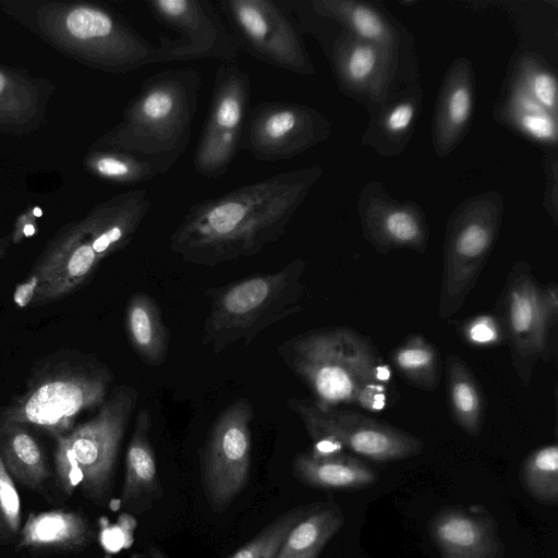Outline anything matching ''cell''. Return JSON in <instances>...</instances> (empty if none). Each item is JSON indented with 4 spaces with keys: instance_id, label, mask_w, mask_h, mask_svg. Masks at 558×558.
<instances>
[{
    "instance_id": "8",
    "label": "cell",
    "mask_w": 558,
    "mask_h": 558,
    "mask_svg": "<svg viewBox=\"0 0 558 558\" xmlns=\"http://www.w3.org/2000/svg\"><path fill=\"white\" fill-rule=\"evenodd\" d=\"M497 317L509 343L514 371L527 386L538 360L549 351L558 320V289L542 288L529 265H513L499 299Z\"/></svg>"
},
{
    "instance_id": "32",
    "label": "cell",
    "mask_w": 558,
    "mask_h": 558,
    "mask_svg": "<svg viewBox=\"0 0 558 558\" xmlns=\"http://www.w3.org/2000/svg\"><path fill=\"white\" fill-rule=\"evenodd\" d=\"M515 78L534 100L557 117V81L550 70L527 54L520 61Z\"/></svg>"
},
{
    "instance_id": "26",
    "label": "cell",
    "mask_w": 558,
    "mask_h": 558,
    "mask_svg": "<svg viewBox=\"0 0 558 558\" xmlns=\"http://www.w3.org/2000/svg\"><path fill=\"white\" fill-rule=\"evenodd\" d=\"M310 4L324 17L340 23L344 31L360 39L398 50L399 35L381 11L359 1L315 0Z\"/></svg>"
},
{
    "instance_id": "15",
    "label": "cell",
    "mask_w": 558,
    "mask_h": 558,
    "mask_svg": "<svg viewBox=\"0 0 558 558\" xmlns=\"http://www.w3.org/2000/svg\"><path fill=\"white\" fill-rule=\"evenodd\" d=\"M398 52L344 31L336 39L331 51L340 89L350 97L367 99L368 106H381L389 96Z\"/></svg>"
},
{
    "instance_id": "12",
    "label": "cell",
    "mask_w": 558,
    "mask_h": 558,
    "mask_svg": "<svg viewBox=\"0 0 558 558\" xmlns=\"http://www.w3.org/2000/svg\"><path fill=\"white\" fill-rule=\"evenodd\" d=\"M154 17L179 38L160 39V63L219 59L232 63L241 50L220 12L208 0H148Z\"/></svg>"
},
{
    "instance_id": "35",
    "label": "cell",
    "mask_w": 558,
    "mask_h": 558,
    "mask_svg": "<svg viewBox=\"0 0 558 558\" xmlns=\"http://www.w3.org/2000/svg\"><path fill=\"white\" fill-rule=\"evenodd\" d=\"M460 330L462 338L475 347L496 345L505 339L498 318L488 314L470 317L460 326Z\"/></svg>"
},
{
    "instance_id": "6",
    "label": "cell",
    "mask_w": 558,
    "mask_h": 558,
    "mask_svg": "<svg viewBox=\"0 0 558 558\" xmlns=\"http://www.w3.org/2000/svg\"><path fill=\"white\" fill-rule=\"evenodd\" d=\"M201 75L169 69L148 77L130 101L112 143L148 155L183 153L198 106Z\"/></svg>"
},
{
    "instance_id": "14",
    "label": "cell",
    "mask_w": 558,
    "mask_h": 558,
    "mask_svg": "<svg viewBox=\"0 0 558 558\" xmlns=\"http://www.w3.org/2000/svg\"><path fill=\"white\" fill-rule=\"evenodd\" d=\"M330 133V122L311 106L265 101L248 111L240 149L259 161L288 160L326 141Z\"/></svg>"
},
{
    "instance_id": "27",
    "label": "cell",
    "mask_w": 558,
    "mask_h": 558,
    "mask_svg": "<svg viewBox=\"0 0 558 558\" xmlns=\"http://www.w3.org/2000/svg\"><path fill=\"white\" fill-rule=\"evenodd\" d=\"M449 411L454 423L468 435L481 433L484 422L482 389L463 360L450 354L446 361Z\"/></svg>"
},
{
    "instance_id": "17",
    "label": "cell",
    "mask_w": 558,
    "mask_h": 558,
    "mask_svg": "<svg viewBox=\"0 0 558 558\" xmlns=\"http://www.w3.org/2000/svg\"><path fill=\"white\" fill-rule=\"evenodd\" d=\"M430 531L441 558H499L504 551L495 522L480 509H445Z\"/></svg>"
},
{
    "instance_id": "31",
    "label": "cell",
    "mask_w": 558,
    "mask_h": 558,
    "mask_svg": "<svg viewBox=\"0 0 558 558\" xmlns=\"http://www.w3.org/2000/svg\"><path fill=\"white\" fill-rule=\"evenodd\" d=\"M521 482L525 490L544 504L558 500V446L547 444L533 450L522 463Z\"/></svg>"
},
{
    "instance_id": "20",
    "label": "cell",
    "mask_w": 558,
    "mask_h": 558,
    "mask_svg": "<svg viewBox=\"0 0 558 558\" xmlns=\"http://www.w3.org/2000/svg\"><path fill=\"white\" fill-rule=\"evenodd\" d=\"M293 470L301 482L319 489H361L377 478L364 461L341 451L301 453L294 460Z\"/></svg>"
},
{
    "instance_id": "7",
    "label": "cell",
    "mask_w": 558,
    "mask_h": 558,
    "mask_svg": "<svg viewBox=\"0 0 558 558\" xmlns=\"http://www.w3.org/2000/svg\"><path fill=\"white\" fill-rule=\"evenodd\" d=\"M504 213L498 193L478 195L450 217L444 246L438 316L449 319L463 305L486 264Z\"/></svg>"
},
{
    "instance_id": "18",
    "label": "cell",
    "mask_w": 558,
    "mask_h": 558,
    "mask_svg": "<svg viewBox=\"0 0 558 558\" xmlns=\"http://www.w3.org/2000/svg\"><path fill=\"white\" fill-rule=\"evenodd\" d=\"M474 75L464 58L449 69L435 108L433 141L439 157L448 156L463 138L473 111Z\"/></svg>"
},
{
    "instance_id": "33",
    "label": "cell",
    "mask_w": 558,
    "mask_h": 558,
    "mask_svg": "<svg viewBox=\"0 0 558 558\" xmlns=\"http://www.w3.org/2000/svg\"><path fill=\"white\" fill-rule=\"evenodd\" d=\"M305 511L306 508H296L279 517L230 558H275L289 530Z\"/></svg>"
},
{
    "instance_id": "36",
    "label": "cell",
    "mask_w": 558,
    "mask_h": 558,
    "mask_svg": "<svg viewBox=\"0 0 558 558\" xmlns=\"http://www.w3.org/2000/svg\"><path fill=\"white\" fill-rule=\"evenodd\" d=\"M23 233H24V235H26V236H31V235H33V234L35 233V228H34V226H33V225H26V226H24V228H23Z\"/></svg>"
},
{
    "instance_id": "30",
    "label": "cell",
    "mask_w": 558,
    "mask_h": 558,
    "mask_svg": "<svg viewBox=\"0 0 558 558\" xmlns=\"http://www.w3.org/2000/svg\"><path fill=\"white\" fill-rule=\"evenodd\" d=\"M508 123L533 141L546 145L557 142V117L553 116L515 78L505 106Z\"/></svg>"
},
{
    "instance_id": "9",
    "label": "cell",
    "mask_w": 558,
    "mask_h": 558,
    "mask_svg": "<svg viewBox=\"0 0 558 558\" xmlns=\"http://www.w3.org/2000/svg\"><path fill=\"white\" fill-rule=\"evenodd\" d=\"M288 407L304 424L314 452L345 448L366 459L388 462L414 457L423 450L420 438L363 413L317 404L313 399L290 398Z\"/></svg>"
},
{
    "instance_id": "38",
    "label": "cell",
    "mask_w": 558,
    "mask_h": 558,
    "mask_svg": "<svg viewBox=\"0 0 558 558\" xmlns=\"http://www.w3.org/2000/svg\"><path fill=\"white\" fill-rule=\"evenodd\" d=\"M34 213H35L36 215H38V216H40V215H41V211H40V209H39V208H35Z\"/></svg>"
},
{
    "instance_id": "19",
    "label": "cell",
    "mask_w": 558,
    "mask_h": 558,
    "mask_svg": "<svg viewBox=\"0 0 558 558\" xmlns=\"http://www.w3.org/2000/svg\"><path fill=\"white\" fill-rule=\"evenodd\" d=\"M95 536L84 513L57 509L32 513L22 525L16 547L33 553H78L89 547Z\"/></svg>"
},
{
    "instance_id": "2",
    "label": "cell",
    "mask_w": 558,
    "mask_h": 558,
    "mask_svg": "<svg viewBox=\"0 0 558 558\" xmlns=\"http://www.w3.org/2000/svg\"><path fill=\"white\" fill-rule=\"evenodd\" d=\"M278 354L322 407L353 405L377 413L396 397L390 366L373 343L352 328L300 333L284 341Z\"/></svg>"
},
{
    "instance_id": "28",
    "label": "cell",
    "mask_w": 558,
    "mask_h": 558,
    "mask_svg": "<svg viewBox=\"0 0 558 558\" xmlns=\"http://www.w3.org/2000/svg\"><path fill=\"white\" fill-rule=\"evenodd\" d=\"M182 154L174 151L148 155L120 149L118 153L99 156L95 168L98 173L106 178L128 184H137L168 172Z\"/></svg>"
},
{
    "instance_id": "11",
    "label": "cell",
    "mask_w": 558,
    "mask_h": 558,
    "mask_svg": "<svg viewBox=\"0 0 558 558\" xmlns=\"http://www.w3.org/2000/svg\"><path fill=\"white\" fill-rule=\"evenodd\" d=\"M251 93V78L238 64L223 63L217 69L208 116L193 155L198 174L218 178L227 172L240 150Z\"/></svg>"
},
{
    "instance_id": "24",
    "label": "cell",
    "mask_w": 558,
    "mask_h": 558,
    "mask_svg": "<svg viewBox=\"0 0 558 558\" xmlns=\"http://www.w3.org/2000/svg\"><path fill=\"white\" fill-rule=\"evenodd\" d=\"M421 99L418 88H408L392 101L386 100L381 106L374 107V119L363 140L381 155L388 156L400 151L410 140Z\"/></svg>"
},
{
    "instance_id": "21",
    "label": "cell",
    "mask_w": 558,
    "mask_h": 558,
    "mask_svg": "<svg viewBox=\"0 0 558 558\" xmlns=\"http://www.w3.org/2000/svg\"><path fill=\"white\" fill-rule=\"evenodd\" d=\"M150 426L148 410L141 409L125 456V474L121 492L124 507L135 506L161 495L154 449L148 437Z\"/></svg>"
},
{
    "instance_id": "25",
    "label": "cell",
    "mask_w": 558,
    "mask_h": 558,
    "mask_svg": "<svg viewBox=\"0 0 558 558\" xmlns=\"http://www.w3.org/2000/svg\"><path fill=\"white\" fill-rule=\"evenodd\" d=\"M343 523L342 511L333 502L306 508L289 530L275 558H317Z\"/></svg>"
},
{
    "instance_id": "5",
    "label": "cell",
    "mask_w": 558,
    "mask_h": 558,
    "mask_svg": "<svg viewBox=\"0 0 558 558\" xmlns=\"http://www.w3.org/2000/svg\"><path fill=\"white\" fill-rule=\"evenodd\" d=\"M136 401L135 388L116 387L93 418L54 438V478L61 493L71 496L78 489L96 506L108 504L120 444Z\"/></svg>"
},
{
    "instance_id": "22",
    "label": "cell",
    "mask_w": 558,
    "mask_h": 558,
    "mask_svg": "<svg viewBox=\"0 0 558 558\" xmlns=\"http://www.w3.org/2000/svg\"><path fill=\"white\" fill-rule=\"evenodd\" d=\"M0 457L22 486L44 494L50 470L45 451L26 426L0 424Z\"/></svg>"
},
{
    "instance_id": "37",
    "label": "cell",
    "mask_w": 558,
    "mask_h": 558,
    "mask_svg": "<svg viewBox=\"0 0 558 558\" xmlns=\"http://www.w3.org/2000/svg\"><path fill=\"white\" fill-rule=\"evenodd\" d=\"M4 84H5V77L3 76L2 73H0V92L3 89Z\"/></svg>"
},
{
    "instance_id": "3",
    "label": "cell",
    "mask_w": 558,
    "mask_h": 558,
    "mask_svg": "<svg viewBox=\"0 0 558 558\" xmlns=\"http://www.w3.org/2000/svg\"><path fill=\"white\" fill-rule=\"evenodd\" d=\"M112 379L94 355L57 351L36 364L26 390L1 412L0 424L33 426L56 438L70 432L84 411L104 403Z\"/></svg>"
},
{
    "instance_id": "29",
    "label": "cell",
    "mask_w": 558,
    "mask_h": 558,
    "mask_svg": "<svg viewBox=\"0 0 558 558\" xmlns=\"http://www.w3.org/2000/svg\"><path fill=\"white\" fill-rule=\"evenodd\" d=\"M393 367L413 386L434 390L440 380V360L435 345L420 333L409 335L390 353Z\"/></svg>"
},
{
    "instance_id": "34",
    "label": "cell",
    "mask_w": 558,
    "mask_h": 558,
    "mask_svg": "<svg viewBox=\"0 0 558 558\" xmlns=\"http://www.w3.org/2000/svg\"><path fill=\"white\" fill-rule=\"evenodd\" d=\"M21 529L20 496L0 457V544H16Z\"/></svg>"
},
{
    "instance_id": "16",
    "label": "cell",
    "mask_w": 558,
    "mask_h": 558,
    "mask_svg": "<svg viewBox=\"0 0 558 558\" xmlns=\"http://www.w3.org/2000/svg\"><path fill=\"white\" fill-rule=\"evenodd\" d=\"M359 213L365 239L379 252L409 248L424 253L428 229L422 209L392 199L376 182L360 196Z\"/></svg>"
},
{
    "instance_id": "1",
    "label": "cell",
    "mask_w": 558,
    "mask_h": 558,
    "mask_svg": "<svg viewBox=\"0 0 558 558\" xmlns=\"http://www.w3.org/2000/svg\"><path fill=\"white\" fill-rule=\"evenodd\" d=\"M322 168L305 167L241 185L189 207L170 236V250L206 267L252 257L284 232Z\"/></svg>"
},
{
    "instance_id": "10",
    "label": "cell",
    "mask_w": 558,
    "mask_h": 558,
    "mask_svg": "<svg viewBox=\"0 0 558 558\" xmlns=\"http://www.w3.org/2000/svg\"><path fill=\"white\" fill-rule=\"evenodd\" d=\"M218 5L241 48L254 58L299 75L315 73L296 24L277 2L220 0Z\"/></svg>"
},
{
    "instance_id": "23",
    "label": "cell",
    "mask_w": 558,
    "mask_h": 558,
    "mask_svg": "<svg viewBox=\"0 0 558 558\" xmlns=\"http://www.w3.org/2000/svg\"><path fill=\"white\" fill-rule=\"evenodd\" d=\"M126 337L147 365L162 364L168 355L169 333L156 301L146 293L133 294L124 315Z\"/></svg>"
},
{
    "instance_id": "13",
    "label": "cell",
    "mask_w": 558,
    "mask_h": 558,
    "mask_svg": "<svg viewBox=\"0 0 558 558\" xmlns=\"http://www.w3.org/2000/svg\"><path fill=\"white\" fill-rule=\"evenodd\" d=\"M250 401L240 398L216 418L202 462V483L209 505L225 510L245 486L251 462Z\"/></svg>"
},
{
    "instance_id": "4",
    "label": "cell",
    "mask_w": 558,
    "mask_h": 558,
    "mask_svg": "<svg viewBox=\"0 0 558 558\" xmlns=\"http://www.w3.org/2000/svg\"><path fill=\"white\" fill-rule=\"evenodd\" d=\"M306 263L300 258L280 270L252 275L208 290L210 307L204 344L219 354L238 341L250 345L265 328L303 308Z\"/></svg>"
}]
</instances>
